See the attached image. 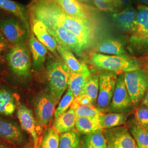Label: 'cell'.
I'll return each instance as SVG.
<instances>
[{
  "instance_id": "1",
  "label": "cell",
  "mask_w": 148,
  "mask_h": 148,
  "mask_svg": "<svg viewBox=\"0 0 148 148\" xmlns=\"http://www.w3.org/2000/svg\"><path fill=\"white\" fill-rule=\"evenodd\" d=\"M28 8L30 16L40 21L57 24L72 32L79 39L85 51L93 43L95 30L92 21L70 16L53 0H33Z\"/></svg>"
},
{
  "instance_id": "2",
  "label": "cell",
  "mask_w": 148,
  "mask_h": 148,
  "mask_svg": "<svg viewBox=\"0 0 148 148\" xmlns=\"http://www.w3.org/2000/svg\"><path fill=\"white\" fill-rule=\"evenodd\" d=\"M137 16L128 33V49L136 56H148V6L138 5Z\"/></svg>"
},
{
  "instance_id": "3",
  "label": "cell",
  "mask_w": 148,
  "mask_h": 148,
  "mask_svg": "<svg viewBox=\"0 0 148 148\" xmlns=\"http://www.w3.org/2000/svg\"><path fill=\"white\" fill-rule=\"evenodd\" d=\"M90 62L97 69L117 74L141 69L139 62L129 56L121 57L95 52L90 54Z\"/></svg>"
},
{
  "instance_id": "4",
  "label": "cell",
  "mask_w": 148,
  "mask_h": 148,
  "mask_svg": "<svg viewBox=\"0 0 148 148\" xmlns=\"http://www.w3.org/2000/svg\"><path fill=\"white\" fill-rule=\"evenodd\" d=\"M46 71L49 92L58 103L68 87L70 70L63 61L50 59L47 63Z\"/></svg>"
},
{
  "instance_id": "5",
  "label": "cell",
  "mask_w": 148,
  "mask_h": 148,
  "mask_svg": "<svg viewBox=\"0 0 148 148\" xmlns=\"http://www.w3.org/2000/svg\"><path fill=\"white\" fill-rule=\"evenodd\" d=\"M7 62L13 73L18 77L25 79L31 72L30 53L25 43L14 45L7 56Z\"/></svg>"
},
{
  "instance_id": "6",
  "label": "cell",
  "mask_w": 148,
  "mask_h": 148,
  "mask_svg": "<svg viewBox=\"0 0 148 148\" xmlns=\"http://www.w3.org/2000/svg\"><path fill=\"white\" fill-rule=\"evenodd\" d=\"M124 80L133 105L137 106L148 90V71L140 69L124 73Z\"/></svg>"
},
{
  "instance_id": "7",
  "label": "cell",
  "mask_w": 148,
  "mask_h": 148,
  "mask_svg": "<svg viewBox=\"0 0 148 148\" xmlns=\"http://www.w3.org/2000/svg\"><path fill=\"white\" fill-rule=\"evenodd\" d=\"M42 22L57 43L68 48L77 56H81L85 52L79 39L72 32L57 24L48 21Z\"/></svg>"
},
{
  "instance_id": "8",
  "label": "cell",
  "mask_w": 148,
  "mask_h": 148,
  "mask_svg": "<svg viewBox=\"0 0 148 148\" xmlns=\"http://www.w3.org/2000/svg\"><path fill=\"white\" fill-rule=\"evenodd\" d=\"M0 31L13 46L25 43L30 34L25 25L14 16L0 20Z\"/></svg>"
},
{
  "instance_id": "9",
  "label": "cell",
  "mask_w": 148,
  "mask_h": 148,
  "mask_svg": "<svg viewBox=\"0 0 148 148\" xmlns=\"http://www.w3.org/2000/svg\"><path fill=\"white\" fill-rule=\"evenodd\" d=\"M116 73L104 71L99 75V92L97 100L98 109L100 110L109 107L116 85Z\"/></svg>"
},
{
  "instance_id": "10",
  "label": "cell",
  "mask_w": 148,
  "mask_h": 148,
  "mask_svg": "<svg viewBox=\"0 0 148 148\" xmlns=\"http://www.w3.org/2000/svg\"><path fill=\"white\" fill-rule=\"evenodd\" d=\"M132 105L125 83L123 74H120L108 110L112 112L126 113L130 111Z\"/></svg>"
},
{
  "instance_id": "11",
  "label": "cell",
  "mask_w": 148,
  "mask_h": 148,
  "mask_svg": "<svg viewBox=\"0 0 148 148\" xmlns=\"http://www.w3.org/2000/svg\"><path fill=\"white\" fill-rule=\"evenodd\" d=\"M107 148H138L126 127H115L104 131Z\"/></svg>"
},
{
  "instance_id": "12",
  "label": "cell",
  "mask_w": 148,
  "mask_h": 148,
  "mask_svg": "<svg viewBox=\"0 0 148 148\" xmlns=\"http://www.w3.org/2000/svg\"><path fill=\"white\" fill-rule=\"evenodd\" d=\"M58 102L49 93L39 95L35 103V115L38 125L44 126L51 121Z\"/></svg>"
},
{
  "instance_id": "13",
  "label": "cell",
  "mask_w": 148,
  "mask_h": 148,
  "mask_svg": "<svg viewBox=\"0 0 148 148\" xmlns=\"http://www.w3.org/2000/svg\"><path fill=\"white\" fill-rule=\"evenodd\" d=\"M0 138L16 146L27 143L26 138L20 127L13 122L0 119Z\"/></svg>"
},
{
  "instance_id": "14",
  "label": "cell",
  "mask_w": 148,
  "mask_h": 148,
  "mask_svg": "<svg viewBox=\"0 0 148 148\" xmlns=\"http://www.w3.org/2000/svg\"><path fill=\"white\" fill-rule=\"evenodd\" d=\"M31 30L37 40L54 55L57 54V43L42 22L30 16Z\"/></svg>"
},
{
  "instance_id": "15",
  "label": "cell",
  "mask_w": 148,
  "mask_h": 148,
  "mask_svg": "<svg viewBox=\"0 0 148 148\" xmlns=\"http://www.w3.org/2000/svg\"><path fill=\"white\" fill-rule=\"evenodd\" d=\"M66 13L75 18L92 21V12L87 5L77 0H53Z\"/></svg>"
},
{
  "instance_id": "16",
  "label": "cell",
  "mask_w": 148,
  "mask_h": 148,
  "mask_svg": "<svg viewBox=\"0 0 148 148\" xmlns=\"http://www.w3.org/2000/svg\"><path fill=\"white\" fill-rule=\"evenodd\" d=\"M17 116L22 129L31 135L35 148H38L39 142L36 127V121L32 110L25 105L19 104L18 106Z\"/></svg>"
},
{
  "instance_id": "17",
  "label": "cell",
  "mask_w": 148,
  "mask_h": 148,
  "mask_svg": "<svg viewBox=\"0 0 148 148\" xmlns=\"http://www.w3.org/2000/svg\"><path fill=\"white\" fill-rule=\"evenodd\" d=\"M0 9L12 14L25 25L28 32H31L30 16L29 8L12 0H0Z\"/></svg>"
},
{
  "instance_id": "18",
  "label": "cell",
  "mask_w": 148,
  "mask_h": 148,
  "mask_svg": "<svg viewBox=\"0 0 148 148\" xmlns=\"http://www.w3.org/2000/svg\"><path fill=\"white\" fill-rule=\"evenodd\" d=\"M137 16V10L132 6L120 12L114 13L111 18L115 25L122 32L129 33L132 30Z\"/></svg>"
},
{
  "instance_id": "19",
  "label": "cell",
  "mask_w": 148,
  "mask_h": 148,
  "mask_svg": "<svg viewBox=\"0 0 148 148\" xmlns=\"http://www.w3.org/2000/svg\"><path fill=\"white\" fill-rule=\"evenodd\" d=\"M29 44L32 59L33 69L36 71L41 70L43 68L46 62L47 49L37 40L32 31L29 38Z\"/></svg>"
},
{
  "instance_id": "20",
  "label": "cell",
  "mask_w": 148,
  "mask_h": 148,
  "mask_svg": "<svg viewBox=\"0 0 148 148\" xmlns=\"http://www.w3.org/2000/svg\"><path fill=\"white\" fill-rule=\"evenodd\" d=\"M95 53L121 57L128 56L122 43L115 38H105L98 43L95 49Z\"/></svg>"
},
{
  "instance_id": "21",
  "label": "cell",
  "mask_w": 148,
  "mask_h": 148,
  "mask_svg": "<svg viewBox=\"0 0 148 148\" xmlns=\"http://www.w3.org/2000/svg\"><path fill=\"white\" fill-rule=\"evenodd\" d=\"M57 49L70 71L78 73H84L90 71L87 66L85 64L81 63L75 56L74 53L68 48L57 43Z\"/></svg>"
},
{
  "instance_id": "22",
  "label": "cell",
  "mask_w": 148,
  "mask_h": 148,
  "mask_svg": "<svg viewBox=\"0 0 148 148\" xmlns=\"http://www.w3.org/2000/svg\"><path fill=\"white\" fill-rule=\"evenodd\" d=\"M76 115L74 110L70 108L69 110L53 122V128L59 133H63L71 131L75 126Z\"/></svg>"
},
{
  "instance_id": "23",
  "label": "cell",
  "mask_w": 148,
  "mask_h": 148,
  "mask_svg": "<svg viewBox=\"0 0 148 148\" xmlns=\"http://www.w3.org/2000/svg\"><path fill=\"white\" fill-rule=\"evenodd\" d=\"M99 116H76L75 126L79 132L85 134L97 131H103L99 124Z\"/></svg>"
},
{
  "instance_id": "24",
  "label": "cell",
  "mask_w": 148,
  "mask_h": 148,
  "mask_svg": "<svg viewBox=\"0 0 148 148\" xmlns=\"http://www.w3.org/2000/svg\"><path fill=\"white\" fill-rule=\"evenodd\" d=\"M127 117L126 113L112 112L103 113L99 118V124L103 130L120 127L125 123Z\"/></svg>"
},
{
  "instance_id": "25",
  "label": "cell",
  "mask_w": 148,
  "mask_h": 148,
  "mask_svg": "<svg viewBox=\"0 0 148 148\" xmlns=\"http://www.w3.org/2000/svg\"><path fill=\"white\" fill-rule=\"evenodd\" d=\"M90 74V71L84 73L70 71L68 79V87L73 93L75 98L81 93L85 83Z\"/></svg>"
},
{
  "instance_id": "26",
  "label": "cell",
  "mask_w": 148,
  "mask_h": 148,
  "mask_svg": "<svg viewBox=\"0 0 148 148\" xmlns=\"http://www.w3.org/2000/svg\"><path fill=\"white\" fill-rule=\"evenodd\" d=\"M16 108V101L9 90L0 88V115L10 116Z\"/></svg>"
},
{
  "instance_id": "27",
  "label": "cell",
  "mask_w": 148,
  "mask_h": 148,
  "mask_svg": "<svg viewBox=\"0 0 148 148\" xmlns=\"http://www.w3.org/2000/svg\"><path fill=\"white\" fill-rule=\"evenodd\" d=\"M81 148H107L103 131L85 134L82 139Z\"/></svg>"
},
{
  "instance_id": "28",
  "label": "cell",
  "mask_w": 148,
  "mask_h": 148,
  "mask_svg": "<svg viewBox=\"0 0 148 148\" xmlns=\"http://www.w3.org/2000/svg\"><path fill=\"white\" fill-rule=\"evenodd\" d=\"M99 79V75L90 74L80 94L88 97L93 104H95L97 101L98 95Z\"/></svg>"
},
{
  "instance_id": "29",
  "label": "cell",
  "mask_w": 148,
  "mask_h": 148,
  "mask_svg": "<svg viewBox=\"0 0 148 148\" xmlns=\"http://www.w3.org/2000/svg\"><path fill=\"white\" fill-rule=\"evenodd\" d=\"M130 132L138 148H148V128L143 127L136 121L131 126Z\"/></svg>"
},
{
  "instance_id": "30",
  "label": "cell",
  "mask_w": 148,
  "mask_h": 148,
  "mask_svg": "<svg viewBox=\"0 0 148 148\" xmlns=\"http://www.w3.org/2000/svg\"><path fill=\"white\" fill-rule=\"evenodd\" d=\"M60 136L53 128H48L43 133L38 148H59Z\"/></svg>"
},
{
  "instance_id": "31",
  "label": "cell",
  "mask_w": 148,
  "mask_h": 148,
  "mask_svg": "<svg viewBox=\"0 0 148 148\" xmlns=\"http://www.w3.org/2000/svg\"><path fill=\"white\" fill-rule=\"evenodd\" d=\"M59 148H81L78 133L74 131L62 133Z\"/></svg>"
},
{
  "instance_id": "32",
  "label": "cell",
  "mask_w": 148,
  "mask_h": 148,
  "mask_svg": "<svg viewBox=\"0 0 148 148\" xmlns=\"http://www.w3.org/2000/svg\"><path fill=\"white\" fill-rule=\"evenodd\" d=\"M70 108L74 109L76 116H100L103 114L99 109L93 105H81L74 101Z\"/></svg>"
},
{
  "instance_id": "33",
  "label": "cell",
  "mask_w": 148,
  "mask_h": 148,
  "mask_svg": "<svg viewBox=\"0 0 148 148\" xmlns=\"http://www.w3.org/2000/svg\"><path fill=\"white\" fill-rule=\"evenodd\" d=\"M75 99L73 93L69 88L66 90L65 94L64 95L62 98L59 103L58 107L56 109L54 113V118L56 119L65 112L68 110L69 108L72 106Z\"/></svg>"
},
{
  "instance_id": "34",
  "label": "cell",
  "mask_w": 148,
  "mask_h": 148,
  "mask_svg": "<svg viewBox=\"0 0 148 148\" xmlns=\"http://www.w3.org/2000/svg\"><path fill=\"white\" fill-rule=\"evenodd\" d=\"M95 7L101 11L116 13L118 9L113 0H93Z\"/></svg>"
},
{
  "instance_id": "35",
  "label": "cell",
  "mask_w": 148,
  "mask_h": 148,
  "mask_svg": "<svg viewBox=\"0 0 148 148\" xmlns=\"http://www.w3.org/2000/svg\"><path fill=\"white\" fill-rule=\"evenodd\" d=\"M136 121L142 126L148 128V107L142 105L135 112Z\"/></svg>"
},
{
  "instance_id": "36",
  "label": "cell",
  "mask_w": 148,
  "mask_h": 148,
  "mask_svg": "<svg viewBox=\"0 0 148 148\" xmlns=\"http://www.w3.org/2000/svg\"><path fill=\"white\" fill-rule=\"evenodd\" d=\"M118 10L131 6V0H113Z\"/></svg>"
},
{
  "instance_id": "37",
  "label": "cell",
  "mask_w": 148,
  "mask_h": 148,
  "mask_svg": "<svg viewBox=\"0 0 148 148\" xmlns=\"http://www.w3.org/2000/svg\"><path fill=\"white\" fill-rule=\"evenodd\" d=\"M6 48V44L2 39V38L0 36V52H1L2 51L5 50Z\"/></svg>"
},
{
  "instance_id": "38",
  "label": "cell",
  "mask_w": 148,
  "mask_h": 148,
  "mask_svg": "<svg viewBox=\"0 0 148 148\" xmlns=\"http://www.w3.org/2000/svg\"><path fill=\"white\" fill-rule=\"evenodd\" d=\"M142 105L147 106L148 107V90L144 95L142 100Z\"/></svg>"
},
{
  "instance_id": "39",
  "label": "cell",
  "mask_w": 148,
  "mask_h": 148,
  "mask_svg": "<svg viewBox=\"0 0 148 148\" xmlns=\"http://www.w3.org/2000/svg\"><path fill=\"white\" fill-rule=\"evenodd\" d=\"M139 5L148 6V0H137Z\"/></svg>"
},
{
  "instance_id": "40",
  "label": "cell",
  "mask_w": 148,
  "mask_h": 148,
  "mask_svg": "<svg viewBox=\"0 0 148 148\" xmlns=\"http://www.w3.org/2000/svg\"><path fill=\"white\" fill-rule=\"evenodd\" d=\"M0 148H12L11 147H9L8 145H6L5 144H4L3 143L0 142Z\"/></svg>"
},
{
  "instance_id": "41",
  "label": "cell",
  "mask_w": 148,
  "mask_h": 148,
  "mask_svg": "<svg viewBox=\"0 0 148 148\" xmlns=\"http://www.w3.org/2000/svg\"><path fill=\"white\" fill-rule=\"evenodd\" d=\"M77 1H78L79 2H81V3H82V2H87L90 0H77Z\"/></svg>"
},
{
  "instance_id": "42",
  "label": "cell",
  "mask_w": 148,
  "mask_h": 148,
  "mask_svg": "<svg viewBox=\"0 0 148 148\" xmlns=\"http://www.w3.org/2000/svg\"><path fill=\"white\" fill-rule=\"evenodd\" d=\"M145 69L147 70L148 71V62H147V63L146 64V66H145Z\"/></svg>"
},
{
  "instance_id": "43",
  "label": "cell",
  "mask_w": 148,
  "mask_h": 148,
  "mask_svg": "<svg viewBox=\"0 0 148 148\" xmlns=\"http://www.w3.org/2000/svg\"><path fill=\"white\" fill-rule=\"evenodd\" d=\"M0 53H1V52H0Z\"/></svg>"
}]
</instances>
